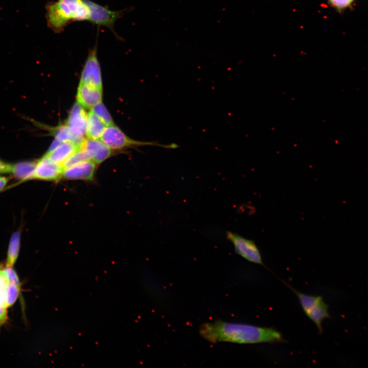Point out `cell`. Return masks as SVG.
Instances as JSON below:
<instances>
[{
  "instance_id": "cell-1",
  "label": "cell",
  "mask_w": 368,
  "mask_h": 368,
  "mask_svg": "<svg viewBox=\"0 0 368 368\" xmlns=\"http://www.w3.org/2000/svg\"><path fill=\"white\" fill-rule=\"evenodd\" d=\"M199 333L204 339L212 343L223 341L253 344L284 341L282 334L273 328L222 320L202 324Z\"/></svg>"
},
{
  "instance_id": "cell-2",
  "label": "cell",
  "mask_w": 368,
  "mask_h": 368,
  "mask_svg": "<svg viewBox=\"0 0 368 368\" xmlns=\"http://www.w3.org/2000/svg\"><path fill=\"white\" fill-rule=\"evenodd\" d=\"M47 19L54 31L61 32L71 21L89 20V11L83 0H58L47 5Z\"/></svg>"
},
{
  "instance_id": "cell-3",
  "label": "cell",
  "mask_w": 368,
  "mask_h": 368,
  "mask_svg": "<svg viewBox=\"0 0 368 368\" xmlns=\"http://www.w3.org/2000/svg\"><path fill=\"white\" fill-rule=\"evenodd\" d=\"M284 282L297 296L304 312L315 325L319 333L321 334L323 332V321L330 317L328 305L323 297L300 292Z\"/></svg>"
},
{
  "instance_id": "cell-4",
  "label": "cell",
  "mask_w": 368,
  "mask_h": 368,
  "mask_svg": "<svg viewBox=\"0 0 368 368\" xmlns=\"http://www.w3.org/2000/svg\"><path fill=\"white\" fill-rule=\"evenodd\" d=\"M226 237L237 254L249 262L264 266L260 251L253 240L230 231L226 232Z\"/></svg>"
},
{
  "instance_id": "cell-5",
  "label": "cell",
  "mask_w": 368,
  "mask_h": 368,
  "mask_svg": "<svg viewBox=\"0 0 368 368\" xmlns=\"http://www.w3.org/2000/svg\"><path fill=\"white\" fill-rule=\"evenodd\" d=\"M89 11V21L94 25L103 26L114 32V25L122 16L121 11H113L90 0H83Z\"/></svg>"
},
{
  "instance_id": "cell-6",
  "label": "cell",
  "mask_w": 368,
  "mask_h": 368,
  "mask_svg": "<svg viewBox=\"0 0 368 368\" xmlns=\"http://www.w3.org/2000/svg\"><path fill=\"white\" fill-rule=\"evenodd\" d=\"M97 53V46L89 50L81 73L80 83L102 88L101 68Z\"/></svg>"
},
{
  "instance_id": "cell-7",
  "label": "cell",
  "mask_w": 368,
  "mask_h": 368,
  "mask_svg": "<svg viewBox=\"0 0 368 368\" xmlns=\"http://www.w3.org/2000/svg\"><path fill=\"white\" fill-rule=\"evenodd\" d=\"M100 140L111 149L120 150L133 145H148L128 137L114 124L105 128Z\"/></svg>"
},
{
  "instance_id": "cell-8",
  "label": "cell",
  "mask_w": 368,
  "mask_h": 368,
  "mask_svg": "<svg viewBox=\"0 0 368 368\" xmlns=\"http://www.w3.org/2000/svg\"><path fill=\"white\" fill-rule=\"evenodd\" d=\"M87 114L78 102L72 108L66 125L75 135L84 139L86 135Z\"/></svg>"
},
{
  "instance_id": "cell-9",
  "label": "cell",
  "mask_w": 368,
  "mask_h": 368,
  "mask_svg": "<svg viewBox=\"0 0 368 368\" xmlns=\"http://www.w3.org/2000/svg\"><path fill=\"white\" fill-rule=\"evenodd\" d=\"M96 164L91 159L63 169L61 177L68 180H91L94 177Z\"/></svg>"
},
{
  "instance_id": "cell-10",
  "label": "cell",
  "mask_w": 368,
  "mask_h": 368,
  "mask_svg": "<svg viewBox=\"0 0 368 368\" xmlns=\"http://www.w3.org/2000/svg\"><path fill=\"white\" fill-rule=\"evenodd\" d=\"M63 169L45 155L37 161L33 179L56 180L61 177Z\"/></svg>"
},
{
  "instance_id": "cell-11",
  "label": "cell",
  "mask_w": 368,
  "mask_h": 368,
  "mask_svg": "<svg viewBox=\"0 0 368 368\" xmlns=\"http://www.w3.org/2000/svg\"><path fill=\"white\" fill-rule=\"evenodd\" d=\"M102 88L80 83L78 88L77 102L83 107L91 109L101 102Z\"/></svg>"
},
{
  "instance_id": "cell-12",
  "label": "cell",
  "mask_w": 368,
  "mask_h": 368,
  "mask_svg": "<svg viewBox=\"0 0 368 368\" xmlns=\"http://www.w3.org/2000/svg\"><path fill=\"white\" fill-rule=\"evenodd\" d=\"M81 147L85 149L96 164H99L109 158L112 154V149L101 140L85 139Z\"/></svg>"
},
{
  "instance_id": "cell-13",
  "label": "cell",
  "mask_w": 368,
  "mask_h": 368,
  "mask_svg": "<svg viewBox=\"0 0 368 368\" xmlns=\"http://www.w3.org/2000/svg\"><path fill=\"white\" fill-rule=\"evenodd\" d=\"M80 146L70 141L62 142L54 150L48 152L45 155L52 162L61 167L64 162L78 149Z\"/></svg>"
},
{
  "instance_id": "cell-14",
  "label": "cell",
  "mask_w": 368,
  "mask_h": 368,
  "mask_svg": "<svg viewBox=\"0 0 368 368\" xmlns=\"http://www.w3.org/2000/svg\"><path fill=\"white\" fill-rule=\"evenodd\" d=\"M105 126L102 121L90 111L87 114L86 135L88 139L98 140L101 138Z\"/></svg>"
},
{
  "instance_id": "cell-15",
  "label": "cell",
  "mask_w": 368,
  "mask_h": 368,
  "mask_svg": "<svg viewBox=\"0 0 368 368\" xmlns=\"http://www.w3.org/2000/svg\"><path fill=\"white\" fill-rule=\"evenodd\" d=\"M36 164L37 161L17 163L12 165L11 173L18 179L25 180L33 179Z\"/></svg>"
},
{
  "instance_id": "cell-16",
  "label": "cell",
  "mask_w": 368,
  "mask_h": 368,
  "mask_svg": "<svg viewBox=\"0 0 368 368\" xmlns=\"http://www.w3.org/2000/svg\"><path fill=\"white\" fill-rule=\"evenodd\" d=\"M52 134L55 139L62 142L70 141L78 145H81L85 139H82L75 135L70 130L66 124L61 125L53 129Z\"/></svg>"
},
{
  "instance_id": "cell-17",
  "label": "cell",
  "mask_w": 368,
  "mask_h": 368,
  "mask_svg": "<svg viewBox=\"0 0 368 368\" xmlns=\"http://www.w3.org/2000/svg\"><path fill=\"white\" fill-rule=\"evenodd\" d=\"M20 236L19 232L12 235L8 246L6 265L13 267L18 256L20 248Z\"/></svg>"
},
{
  "instance_id": "cell-18",
  "label": "cell",
  "mask_w": 368,
  "mask_h": 368,
  "mask_svg": "<svg viewBox=\"0 0 368 368\" xmlns=\"http://www.w3.org/2000/svg\"><path fill=\"white\" fill-rule=\"evenodd\" d=\"M91 159L88 152L81 147L70 156L62 165L61 167L64 169L79 163Z\"/></svg>"
},
{
  "instance_id": "cell-19",
  "label": "cell",
  "mask_w": 368,
  "mask_h": 368,
  "mask_svg": "<svg viewBox=\"0 0 368 368\" xmlns=\"http://www.w3.org/2000/svg\"><path fill=\"white\" fill-rule=\"evenodd\" d=\"M20 291V286L9 283L5 290V304L7 308L12 306L17 300Z\"/></svg>"
},
{
  "instance_id": "cell-20",
  "label": "cell",
  "mask_w": 368,
  "mask_h": 368,
  "mask_svg": "<svg viewBox=\"0 0 368 368\" xmlns=\"http://www.w3.org/2000/svg\"><path fill=\"white\" fill-rule=\"evenodd\" d=\"M91 111L96 114L106 126L114 124L110 114L102 102L92 107Z\"/></svg>"
},
{
  "instance_id": "cell-21",
  "label": "cell",
  "mask_w": 368,
  "mask_h": 368,
  "mask_svg": "<svg viewBox=\"0 0 368 368\" xmlns=\"http://www.w3.org/2000/svg\"><path fill=\"white\" fill-rule=\"evenodd\" d=\"M1 268L9 283L20 286L19 277L12 267L6 265L5 267H1Z\"/></svg>"
},
{
  "instance_id": "cell-22",
  "label": "cell",
  "mask_w": 368,
  "mask_h": 368,
  "mask_svg": "<svg viewBox=\"0 0 368 368\" xmlns=\"http://www.w3.org/2000/svg\"><path fill=\"white\" fill-rule=\"evenodd\" d=\"M355 0H328L329 4L336 11L341 12L350 7Z\"/></svg>"
},
{
  "instance_id": "cell-23",
  "label": "cell",
  "mask_w": 368,
  "mask_h": 368,
  "mask_svg": "<svg viewBox=\"0 0 368 368\" xmlns=\"http://www.w3.org/2000/svg\"><path fill=\"white\" fill-rule=\"evenodd\" d=\"M7 309L5 306L0 308V329L8 319Z\"/></svg>"
},
{
  "instance_id": "cell-24",
  "label": "cell",
  "mask_w": 368,
  "mask_h": 368,
  "mask_svg": "<svg viewBox=\"0 0 368 368\" xmlns=\"http://www.w3.org/2000/svg\"><path fill=\"white\" fill-rule=\"evenodd\" d=\"M12 165L3 162L0 160V173H11Z\"/></svg>"
},
{
  "instance_id": "cell-25",
  "label": "cell",
  "mask_w": 368,
  "mask_h": 368,
  "mask_svg": "<svg viewBox=\"0 0 368 368\" xmlns=\"http://www.w3.org/2000/svg\"><path fill=\"white\" fill-rule=\"evenodd\" d=\"M9 180L7 177L0 176V192L4 189Z\"/></svg>"
},
{
  "instance_id": "cell-26",
  "label": "cell",
  "mask_w": 368,
  "mask_h": 368,
  "mask_svg": "<svg viewBox=\"0 0 368 368\" xmlns=\"http://www.w3.org/2000/svg\"><path fill=\"white\" fill-rule=\"evenodd\" d=\"M61 143V142L60 141H59L56 139H55L53 142L51 144L48 152L53 151L55 148H56Z\"/></svg>"
}]
</instances>
